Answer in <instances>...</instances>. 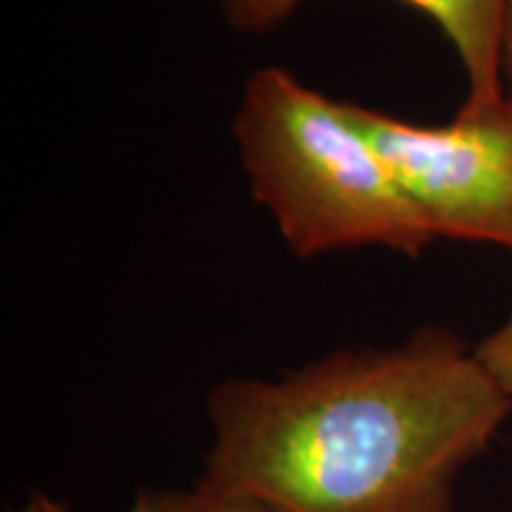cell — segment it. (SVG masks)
<instances>
[{
  "label": "cell",
  "instance_id": "obj_1",
  "mask_svg": "<svg viewBox=\"0 0 512 512\" xmlns=\"http://www.w3.org/2000/svg\"><path fill=\"white\" fill-rule=\"evenodd\" d=\"M197 482L271 512H456L453 484L512 399L475 349L422 328L394 349L337 351L280 380L230 377L207 401Z\"/></svg>",
  "mask_w": 512,
  "mask_h": 512
},
{
  "label": "cell",
  "instance_id": "obj_2",
  "mask_svg": "<svg viewBox=\"0 0 512 512\" xmlns=\"http://www.w3.org/2000/svg\"><path fill=\"white\" fill-rule=\"evenodd\" d=\"M254 200L299 259L387 247L413 259L434 235L354 112L283 67L256 69L233 121Z\"/></svg>",
  "mask_w": 512,
  "mask_h": 512
},
{
  "label": "cell",
  "instance_id": "obj_3",
  "mask_svg": "<svg viewBox=\"0 0 512 512\" xmlns=\"http://www.w3.org/2000/svg\"><path fill=\"white\" fill-rule=\"evenodd\" d=\"M354 112L392 164L434 238L491 242L512 252V100L463 102L446 124Z\"/></svg>",
  "mask_w": 512,
  "mask_h": 512
},
{
  "label": "cell",
  "instance_id": "obj_4",
  "mask_svg": "<svg viewBox=\"0 0 512 512\" xmlns=\"http://www.w3.org/2000/svg\"><path fill=\"white\" fill-rule=\"evenodd\" d=\"M304 0H223L230 29L261 36L278 29ZM437 24L456 50L467 76V102L505 98L501 76V36L508 0H401Z\"/></svg>",
  "mask_w": 512,
  "mask_h": 512
},
{
  "label": "cell",
  "instance_id": "obj_5",
  "mask_svg": "<svg viewBox=\"0 0 512 512\" xmlns=\"http://www.w3.org/2000/svg\"><path fill=\"white\" fill-rule=\"evenodd\" d=\"M128 512H271L252 498L195 482L190 489H140Z\"/></svg>",
  "mask_w": 512,
  "mask_h": 512
},
{
  "label": "cell",
  "instance_id": "obj_6",
  "mask_svg": "<svg viewBox=\"0 0 512 512\" xmlns=\"http://www.w3.org/2000/svg\"><path fill=\"white\" fill-rule=\"evenodd\" d=\"M475 356L498 387L512 399V313L501 328L477 344Z\"/></svg>",
  "mask_w": 512,
  "mask_h": 512
},
{
  "label": "cell",
  "instance_id": "obj_7",
  "mask_svg": "<svg viewBox=\"0 0 512 512\" xmlns=\"http://www.w3.org/2000/svg\"><path fill=\"white\" fill-rule=\"evenodd\" d=\"M501 76L505 98L512 100V0L505 3L503 36H501Z\"/></svg>",
  "mask_w": 512,
  "mask_h": 512
},
{
  "label": "cell",
  "instance_id": "obj_8",
  "mask_svg": "<svg viewBox=\"0 0 512 512\" xmlns=\"http://www.w3.org/2000/svg\"><path fill=\"white\" fill-rule=\"evenodd\" d=\"M10 512H72V508L64 501H60V498L43 494V491H31L27 501L17 505V508Z\"/></svg>",
  "mask_w": 512,
  "mask_h": 512
}]
</instances>
